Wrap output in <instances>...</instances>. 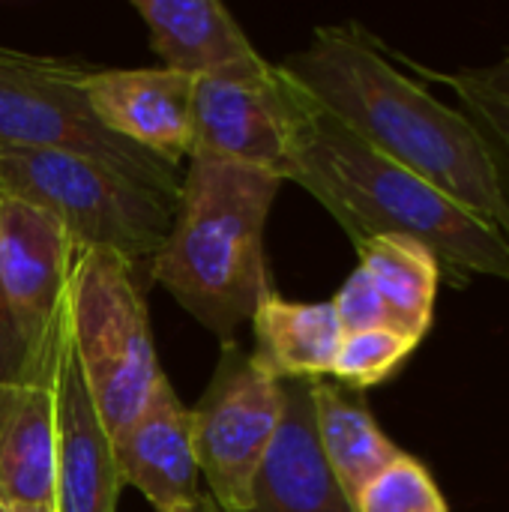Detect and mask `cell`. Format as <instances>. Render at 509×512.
Here are the masks:
<instances>
[{
    "label": "cell",
    "instance_id": "1",
    "mask_svg": "<svg viewBox=\"0 0 509 512\" xmlns=\"http://www.w3.org/2000/svg\"><path fill=\"white\" fill-rule=\"evenodd\" d=\"M324 111L509 243V186L486 135L402 72L357 21L321 24L279 63Z\"/></svg>",
    "mask_w": 509,
    "mask_h": 512
},
{
    "label": "cell",
    "instance_id": "2",
    "mask_svg": "<svg viewBox=\"0 0 509 512\" xmlns=\"http://www.w3.org/2000/svg\"><path fill=\"white\" fill-rule=\"evenodd\" d=\"M297 129L288 180L303 186L363 246L375 237H411L462 288L474 276L509 282V243L453 198L405 171L294 84Z\"/></svg>",
    "mask_w": 509,
    "mask_h": 512
},
{
    "label": "cell",
    "instance_id": "3",
    "mask_svg": "<svg viewBox=\"0 0 509 512\" xmlns=\"http://www.w3.org/2000/svg\"><path fill=\"white\" fill-rule=\"evenodd\" d=\"M282 180L255 168L195 159L180 180L168 240L147 264L195 321L234 342L270 291L264 231Z\"/></svg>",
    "mask_w": 509,
    "mask_h": 512
},
{
    "label": "cell",
    "instance_id": "4",
    "mask_svg": "<svg viewBox=\"0 0 509 512\" xmlns=\"http://www.w3.org/2000/svg\"><path fill=\"white\" fill-rule=\"evenodd\" d=\"M138 270L120 252L75 249L66 285L75 360L111 441L138 420L165 375Z\"/></svg>",
    "mask_w": 509,
    "mask_h": 512
},
{
    "label": "cell",
    "instance_id": "5",
    "mask_svg": "<svg viewBox=\"0 0 509 512\" xmlns=\"http://www.w3.org/2000/svg\"><path fill=\"white\" fill-rule=\"evenodd\" d=\"M0 192L54 216L75 249H111L138 267L168 240L177 204L63 150H0Z\"/></svg>",
    "mask_w": 509,
    "mask_h": 512
},
{
    "label": "cell",
    "instance_id": "6",
    "mask_svg": "<svg viewBox=\"0 0 509 512\" xmlns=\"http://www.w3.org/2000/svg\"><path fill=\"white\" fill-rule=\"evenodd\" d=\"M90 63L78 57L27 54L0 45V150H63L114 168L159 192L180 195L171 162L111 135L93 114L81 78Z\"/></svg>",
    "mask_w": 509,
    "mask_h": 512
},
{
    "label": "cell",
    "instance_id": "7",
    "mask_svg": "<svg viewBox=\"0 0 509 512\" xmlns=\"http://www.w3.org/2000/svg\"><path fill=\"white\" fill-rule=\"evenodd\" d=\"M285 414V384L237 342H222L219 366L192 408V444L207 495L222 512H249L258 474Z\"/></svg>",
    "mask_w": 509,
    "mask_h": 512
},
{
    "label": "cell",
    "instance_id": "8",
    "mask_svg": "<svg viewBox=\"0 0 509 512\" xmlns=\"http://www.w3.org/2000/svg\"><path fill=\"white\" fill-rule=\"evenodd\" d=\"M294 129V84L267 57L195 78L189 162L243 165L285 183Z\"/></svg>",
    "mask_w": 509,
    "mask_h": 512
},
{
    "label": "cell",
    "instance_id": "9",
    "mask_svg": "<svg viewBox=\"0 0 509 512\" xmlns=\"http://www.w3.org/2000/svg\"><path fill=\"white\" fill-rule=\"evenodd\" d=\"M72 255L75 243L54 216L0 192V288L36 372L48 369Z\"/></svg>",
    "mask_w": 509,
    "mask_h": 512
},
{
    "label": "cell",
    "instance_id": "10",
    "mask_svg": "<svg viewBox=\"0 0 509 512\" xmlns=\"http://www.w3.org/2000/svg\"><path fill=\"white\" fill-rule=\"evenodd\" d=\"M51 390H54V426H57V512H114L123 489L111 438L93 408L87 384L81 378L66 303L54 327L51 342Z\"/></svg>",
    "mask_w": 509,
    "mask_h": 512
},
{
    "label": "cell",
    "instance_id": "11",
    "mask_svg": "<svg viewBox=\"0 0 509 512\" xmlns=\"http://www.w3.org/2000/svg\"><path fill=\"white\" fill-rule=\"evenodd\" d=\"M81 87L93 114L111 135L171 162L174 168L189 156L195 78L165 66H90Z\"/></svg>",
    "mask_w": 509,
    "mask_h": 512
},
{
    "label": "cell",
    "instance_id": "12",
    "mask_svg": "<svg viewBox=\"0 0 509 512\" xmlns=\"http://www.w3.org/2000/svg\"><path fill=\"white\" fill-rule=\"evenodd\" d=\"M123 486L138 489L156 512L192 504L198 489V462L192 444V408L180 402L162 375L138 420L111 441Z\"/></svg>",
    "mask_w": 509,
    "mask_h": 512
},
{
    "label": "cell",
    "instance_id": "13",
    "mask_svg": "<svg viewBox=\"0 0 509 512\" xmlns=\"http://www.w3.org/2000/svg\"><path fill=\"white\" fill-rule=\"evenodd\" d=\"M285 384V414L273 450L255 483V504L249 512H357L342 495L321 456L309 381Z\"/></svg>",
    "mask_w": 509,
    "mask_h": 512
},
{
    "label": "cell",
    "instance_id": "14",
    "mask_svg": "<svg viewBox=\"0 0 509 512\" xmlns=\"http://www.w3.org/2000/svg\"><path fill=\"white\" fill-rule=\"evenodd\" d=\"M57 426L51 357L33 381L0 387V501L54 507Z\"/></svg>",
    "mask_w": 509,
    "mask_h": 512
},
{
    "label": "cell",
    "instance_id": "15",
    "mask_svg": "<svg viewBox=\"0 0 509 512\" xmlns=\"http://www.w3.org/2000/svg\"><path fill=\"white\" fill-rule=\"evenodd\" d=\"M165 69L189 78L213 75L264 57L228 6L216 0H132Z\"/></svg>",
    "mask_w": 509,
    "mask_h": 512
},
{
    "label": "cell",
    "instance_id": "16",
    "mask_svg": "<svg viewBox=\"0 0 509 512\" xmlns=\"http://www.w3.org/2000/svg\"><path fill=\"white\" fill-rule=\"evenodd\" d=\"M255 363L276 381L330 378L345 330L333 303L285 300L273 288L261 297L255 315Z\"/></svg>",
    "mask_w": 509,
    "mask_h": 512
},
{
    "label": "cell",
    "instance_id": "17",
    "mask_svg": "<svg viewBox=\"0 0 509 512\" xmlns=\"http://www.w3.org/2000/svg\"><path fill=\"white\" fill-rule=\"evenodd\" d=\"M312 423L327 471L333 474L342 495L357 504L360 492L387 471L402 450L381 432L363 393H354L327 378L309 381Z\"/></svg>",
    "mask_w": 509,
    "mask_h": 512
},
{
    "label": "cell",
    "instance_id": "18",
    "mask_svg": "<svg viewBox=\"0 0 509 512\" xmlns=\"http://www.w3.org/2000/svg\"><path fill=\"white\" fill-rule=\"evenodd\" d=\"M360 267L369 273L372 285L378 288L390 324L414 339L432 327L435 297L441 285V264L438 258L411 237H375L357 246Z\"/></svg>",
    "mask_w": 509,
    "mask_h": 512
},
{
    "label": "cell",
    "instance_id": "19",
    "mask_svg": "<svg viewBox=\"0 0 509 512\" xmlns=\"http://www.w3.org/2000/svg\"><path fill=\"white\" fill-rule=\"evenodd\" d=\"M417 345L420 339L396 327H372L360 333H345L330 378H336V384L354 393L372 390L384 384L387 378H393L402 369V363L417 351Z\"/></svg>",
    "mask_w": 509,
    "mask_h": 512
},
{
    "label": "cell",
    "instance_id": "20",
    "mask_svg": "<svg viewBox=\"0 0 509 512\" xmlns=\"http://www.w3.org/2000/svg\"><path fill=\"white\" fill-rule=\"evenodd\" d=\"M357 512H450L432 474L408 453L381 471L357 498Z\"/></svg>",
    "mask_w": 509,
    "mask_h": 512
},
{
    "label": "cell",
    "instance_id": "21",
    "mask_svg": "<svg viewBox=\"0 0 509 512\" xmlns=\"http://www.w3.org/2000/svg\"><path fill=\"white\" fill-rule=\"evenodd\" d=\"M405 63L414 66L420 75H426V78H432V81L447 84V87L456 90L459 105H462L459 111L486 135V141L492 144L495 159H498V165H501V171H504V180H507L509 186V105L492 99V96H483V93H477V90H471V87H465V84H456V81L447 78L444 72L423 69V66H417V63H411V60H405Z\"/></svg>",
    "mask_w": 509,
    "mask_h": 512
},
{
    "label": "cell",
    "instance_id": "22",
    "mask_svg": "<svg viewBox=\"0 0 509 512\" xmlns=\"http://www.w3.org/2000/svg\"><path fill=\"white\" fill-rule=\"evenodd\" d=\"M330 303H333L345 333H360V330H372V327H393L387 306H384L378 288L372 285V279L363 267H357L345 279V285L339 288V294Z\"/></svg>",
    "mask_w": 509,
    "mask_h": 512
},
{
    "label": "cell",
    "instance_id": "23",
    "mask_svg": "<svg viewBox=\"0 0 509 512\" xmlns=\"http://www.w3.org/2000/svg\"><path fill=\"white\" fill-rule=\"evenodd\" d=\"M45 372H36L21 336L15 330V321L9 315L3 288H0V387L3 384H18V381H33V378H42Z\"/></svg>",
    "mask_w": 509,
    "mask_h": 512
},
{
    "label": "cell",
    "instance_id": "24",
    "mask_svg": "<svg viewBox=\"0 0 509 512\" xmlns=\"http://www.w3.org/2000/svg\"><path fill=\"white\" fill-rule=\"evenodd\" d=\"M456 84H465L483 96H492L498 102L509 105V48L489 66H474V69H459V72H444Z\"/></svg>",
    "mask_w": 509,
    "mask_h": 512
},
{
    "label": "cell",
    "instance_id": "25",
    "mask_svg": "<svg viewBox=\"0 0 509 512\" xmlns=\"http://www.w3.org/2000/svg\"><path fill=\"white\" fill-rule=\"evenodd\" d=\"M168 512H222V510L213 504V498H210V495H198L192 504H186V507H177V510H168Z\"/></svg>",
    "mask_w": 509,
    "mask_h": 512
},
{
    "label": "cell",
    "instance_id": "26",
    "mask_svg": "<svg viewBox=\"0 0 509 512\" xmlns=\"http://www.w3.org/2000/svg\"><path fill=\"white\" fill-rule=\"evenodd\" d=\"M0 512H57L54 507H33V504H12V501H0Z\"/></svg>",
    "mask_w": 509,
    "mask_h": 512
}]
</instances>
